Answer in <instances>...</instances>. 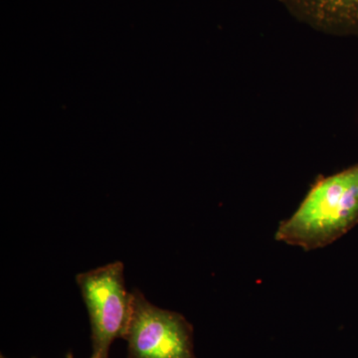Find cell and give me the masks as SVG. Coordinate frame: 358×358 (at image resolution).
I'll list each match as a JSON object with an SVG mask.
<instances>
[{
  "label": "cell",
  "instance_id": "1",
  "mask_svg": "<svg viewBox=\"0 0 358 358\" xmlns=\"http://www.w3.org/2000/svg\"><path fill=\"white\" fill-rule=\"evenodd\" d=\"M358 223V164L320 176L296 212L280 223L275 240L305 251L334 243Z\"/></svg>",
  "mask_w": 358,
  "mask_h": 358
},
{
  "label": "cell",
  "instance_id": "2",
  "mask_svg": "<svg viewBox=\"0 0 358 358\" xmlns=\"http://www.w3.org/2000/svg\"><path fill=\"white\" fill-rule=\"evenodd\" d=\"M76 282L88 310L93 358H109L117 338H126L134 308V293L124 282V264L117 261L78 274Z\"/></svg>",
  "mask_w": 358,
  "mask_h": 358
},
{
  "label": "cell",
  "instance_id": "3",
  "mask_svg": "<svg viewBox=\"0 0 358 358\" xmlns=\"http://www.w3.org/2000/svg\"><path fill=\"white\" fill-rule=\"evenodd\" d=\"M126 339L128 358H196L193 327L181 313L152 305L138 289Z\"/></svg>",
  "mask_w": 358,
  "mask_h": 358
},
{
  "label": "cell",
  "instance_id": "4",
  "mask_svg": "<svg viewBox=\"0 0 358 358\" xmlns=\"http://www.w3.org/2000/svg\"><path fill=\"white\" fill-rule=\"evenodd\" d=\"M296 20L327 34L358 36V0H279Z\"/></svg>",
  "mask_w": 358,
  "mask_h": 358
},
{
  "label": "cell",
  "instance_id": "5",
  "mask_svg": "<svg viewBox=\"0 0 358 358\" xmlns=\"http://www.w3.org/2000/svg\"><path fill=\"white\" fill-rule=\"evenodd\" d=\"M66 358H74V357H73L72 353L68 352L67 355H66ZM91 358H93V357H91Z\"/></svg>",
  "mask_w": 358,
  "mask_h": 358
},
{
  "label": "cell",
  "instance_id": "6",
  "mask_svg": "<svg viewBox=\"0 0 358 358\" xmlns=\"http://www.w3.org/2000/svg\"><path fill=\"white\" fill-rule=\"evenodd\" d=\"M0 358H7V357H4L3 355H0ZM33 358H36V357H33Z\"/></svg>",
  "mask_w": 358,
  "mask_h": 358
}]
</instances>
